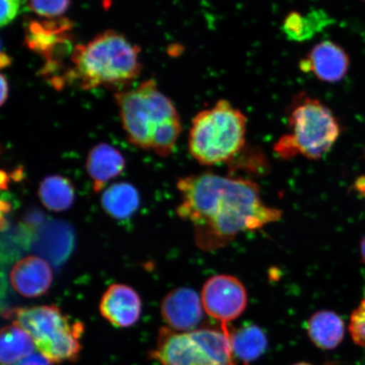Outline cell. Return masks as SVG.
Masks as SVG:
<instances>
[{"mask_svg":"<svg viewBox=\"0 0 365 365\" xmlns=\"http://www.w3.org/2000/svg\"><path fill=\"white\" fill-rule=\"evenodd\" d=\"M150 358L159 365H235L230 336L210 328L180 332L163 327Z\"/></svg>","mask_w":365,"mask_h":365,"instance_id":"obj_7","label":"cell"},{"mask_svg":"<svg viewBox=\"0 0 365 365\" xmlns=\"http://www.w3.org/2000/svg\"><path fill=\"white\" fill-rule=\"evenodd\" d=\"M71 0H29L31 10L45 19H58L70 8Z\"/></svg>","mask_w":365,"mask_h":365,"instance_id":"obj_21","label":"cell"},{"mask_svg":"<svg viewBox=\"0 0 365 365\" xmlns=\"http://www.w3.org/2000/svg\"><path fill=\"white\" fill-rule=\"evenodd\" d=\"M35 348L34 341L29 333L16 323L3 328L0 334V360L2 365H16L34 354Z\"/></svg>","mask_w":365,"mask_h":365,"instance_id":"obj_19","label":"cell"},{"mask_svg":"<svg viewBox=\"0 0 365 365\" xmlns=\"http://www.w3.org/2000/svg\"><path fill=\"white\" fill-rule=\"evenodd\" d=\"M125 159L117 148L99 143L91 149L86 158V168L93 180L95 192L103 190L107 182L124 171Z\"/></svg>","mask_w":365,"mask_h":365,"instance_id":"obj_14","label":"cell"},{"mask_svg":"<svg viewBox=\"0 0 365 365\" xmlns=\"http://www.w3.org/2000/svg\"><path fill=\"white\" fill-rule=\"evenodd\" d=\"M9 91H10V88H9V82L6 78V76L1 75V99H0L1 105H4V103L7 101Z\"/></svg>","mask_w":365,"mask_h":365,"instance_id":"obj_25","label":"cell"},{"mask_svg":"<svg viewBox=\"0 0 365 365\" xmlns=\"http://www.w3.org/2000/svg\"><path fill=\"white\" fill-rule=\"evenodd\" d=\"M177 213L192 223L196 245L214 251L225 247L242 232L280 220V210L263 202L258 185L243 178L211 173L181 178Z\"/></svg>","mask_w":365,"mask_h":365,"instance_id":"obj_1","label":"cell"},{"mask_svg":"<svg viewBox=\"0 0 365 365\" xmlns=\"http://www.w3.org/2000/svg\"><path fill=\"white\" fill-rule=\"evenodd\" d=\"M344 322L335 312L322 310L314 313L308 322L310 339L318 348L334 349L344 339Z\"/></svg>","mask_w":365,"mask_h":365,"instance_id":"obj_15","label":"cell"},{"mask_svg":"<svg viewBox=\"0 0 365 365\" xmlns=\"http://www.w3.org/2000/svg\"><path fill=\"white\" fill-rule=\"evenodd\" d=\"M102 207L108 215L124 220L134 215L140 205V195L134 185L116 182L103 191Z\"/></svg>","mask_w":365,"mask_h":365,"instance_id":"obj_16","label":"cell"},{"mask_svg":"<svg viewBox=\"0 0 365 365\" xmlns=\"http://www.w3.org/2000/svg\"><path fill=\"white\" fill-rule=\"evenodd\" d=\"M26 27L25 41L29 48L48 58L57 51L58 46L67 42L72 22L58 18L30 21Z\"/></svg>","mask_w":365,"mask_h":365,"instance_id":"obj_13","label":"cell"},{"mask_svg":"<svg viewBox=\"0 0 365 365\" xmlns=\"http://www.w3.org/2000/svg\"><path fill=\"white\" fill-rule=\"evenodd\" d=\"M21 0H1V17L0 24L2 27L10 25L19 14Z\"/></svg>","mask_w":365,"mask_h":365,"instance_id":"obj_23","label":"cell"},{"mask_svg":"<svg viewBox=\"0 0 365 365\" xmlns=\"http://www.w3.org/2000/svg\"><path fill=\"white\" fill-rule=\"evenodd\" d=\"M51 267L43 259L26 257L15 264L10 274L11 284L26 298H36L47 293L53 282Z\"/></svg>","mask_w":365,"mask_h":365,"instance_id":"obj_12","label":"cell"},{"mask_svg":"<svg viewBox=\"0 0 365 365\" xmlns=\"http://www.w3.org/2000/svg\"><path fill=\"white\" fill-rule=\"evenodd\" d=\"M140 48L116 31L107 30L76 45L67 77L84 90L124 86L140 74Z\"/></svg>","mask_w":365,"mask_h":365,"instance_id":"obj_2","label":"cell"},{"mask_svg":"<svg viewBox=\"0 0 365 365\" xmlns=\"http://www.w3.org/2000/svg\"><path fill=\"white\" fill-rule=\"evenodd\" d=\"M349 331L355 344L365 349V298L351 314Z\"/></svg>","mask_w":365,"mask_h":365,"instance_id":"obj_22","label":"cell"},{"mask_svg":"<svg viewBox=\"0 0 365 365\" xmlns=\"http://www.w3.org/2000/svg\"><path fill=\"white\" fill-rule=\"evenodd\" d=\"M232 354L245 365H250L264 353L268 345L264 331L257 325L249 324L235 331H230Z\"/></svg>","mask_w":365,"mask_h":365,"instance_id":"obj_18","label":"cell"},{"mask_svg":"<svg viewBox=\"0 0 365 365\" xmlns=\"http://www.w3.org/2000/svg\"><path fill=\"white\" fill-rule=\"evenodd\" d=\"M50 363L51 362L43 354H33L22 359L16 365H51Z\"/></svg>","mask_w":365,"mask_h":365,"instance_id":"obj_24","label":"cell"},{"mask_svg":"<svg viewBox=\"0 0 365 365\" xmlns=\"http://www.w3.org/2000/svg\"><path fill=\"white\" fill-rule=\"evenodd\" d=\"M350 67L349 54L339 44L326 40L314 46L299 63L300 70L319 81L335 83L344 78Z\"/></svg>","mask_w":365,"mask_h":365,"instance_id":"obj_9","label":"cell"},{"mask_svg":"<svg viewBox=\"0 0 365 365\" xmlns=\"http://www.w3.org/2000/svg\"><path fill=\"white\" fill-rule=\"evenodd\" d=\"M38 196L41 202L49 211L66 212L75 202L74 185L65 176L50 175L41 182Z\"/></svg>","mask_w":365,"mask_h":365,"instance_id":"obj_20","label":"cell"},{"mask_svg":"<svg viewBox=\"0 0 365 365\" xmlns=\"http://www.w3.org/2000/svg\"><path fill=\"white\" fill-rule=\"evenodd\" d=\"M114 97L128 140L140 149L152 150L159 128L180 118L171 100L152 79L135 89L118 91Z\"/></svg>","mask_w":365,"mask_h":365,"instance_id":"obj_5","label":"cell"},{"mask_svg":"<svg viewBox=\"0 0 365 365\" xmlns=\"http://www.w3.org/2000/svg\"><path fill=\"white\" fill-rule=\"evenodd\" d=\"M102 316L117 327H130L138 322L141 300L132 287L113 284L108 287L100 302Z\"/></svg>","mask_w":365,"mask_h":365,"instance_id":"obj_11","label":"cell"},{"mask_svg":"<svg viewBox=\"0 0 365 365\" xmlns=\"http://www.w3.org/2000/svg\"><path fill=\"white\" fill-rule=\"evenodd\" d=\"M360 255H361L362 261L365 264V236L360 244Z\"/></svg>","mask_w":365,"mask_h":365,"instance_id":"obj_27","label":"cell"},{"mask_svg":"<svg viewBox=\"0 0 365 365\" xmlns=\"http://www.w3.org/2000/svg\"><path fill=\"white\" fill-rule=\"evenodd\" d=\"M363 1H364V2H365V0H363Z\"/></svg>","mask_w":365,"mask_h":365,"instance_id":"obj_29","label":"cell"},{"mask_svg":"<svg viewBox=\"0 0 365 365\" xmlns=\"http://www.w3.org/2000/svg\"><path fill=\"white\" fill-rule=\"evenodd\" d=\"M294 365H312V364H307V363H299V364H294Z\"/></svg>","mask_w":365,"mask_h":365,"instance_id":"obj_28","label":"cell"},{"mask_svg":"<svg viewBox=\"0 0 365 365\" xmlns=\"http://www.w3.org/2000/svg\"><path fill=\"white\" fill-rule=\"evenodd\" d=\"M8 314L29 333L36 348L50 362L75 361L78 358L83 325L71 323L56 305L18 308Z\"/></svg>","mask_w":365,"mask_h":365,"instance_id":"obj_6","label":"cell"},{"mask_svg":"<svg viewBox=\"0 0 365 365\" xmlns=\"http://www.w3.org/2000/svg\"><path fill=\"white\" fill-rule=\"evenodd\" d=\"M0 61H1V67L9 66L11 65V59L6 56V53H1V58H0Z\"/></svg>","mask_w":365,"mask_h":365,"instance_id":"obj_26","label":"cell"},{"mask_svg":"<svg viewBox=\"0 0 365 365\" xmlns=\"http://www.w3.org/2000/svg\"><path fill=\"white\" fill-rule=\"evenodd\" d=\"M247 118L220 100L196 114L189 135V150L205 166L230 163L245 148Z\"/></svg>","mask_w":365,"mask_h":365,"instance_id":"obj_3","label":"cell"},{"mask_svg":"<svg viewBox=\"0 0 365 365\" xmlns=\"http://www.w3.org/2000/svg\"><path fill=\"white\" fill-rule=\"evenodd\" d=\"M289 133L282 136L274 150L282 158L302 155L318 160L329 152L340 135V125L331 109L319 100L299 94L287 113Z\"/></svg>","mask_w":365,"mask_h":365,"instance_id":"obj_4","label":"cell"},{"mask_svg":"<svg viewBox=\"0 0 365 365\" xmlns=\"http://www.w3.org/2000/svg\"><path fill=\"white\" fill-rule=\"evenodd\" d=\"M202 302L205 312L220 322L222 330L230 336L227 324L245 312L248 303L247 292L235 277L214 276L205 282Z\"/></svg>","mask_w":365,"mask_h":365,"instance_id":"obj_8","label":"cell"},{"mask_svg":"<svg viewBox=\"0 0 365 365\" xmlns=\"http://www.w3.org/2000/svg\"><path fill=\"white\" fill-rule=\"evenodd\" d=\"M331 23V19L322 11L308 13L291 12L285 17L282 29L286 38L294 42H305L314 38Z\"/></svg>","mask_w":365,"mask_h":365,"instance_id":"obj_17","label":"cell"},{"mask_svg":"<svg viewBox=\"0 0 365 365\" xmlns=\"http://www.w3.org/2000/svg\"><path fill=\"white\" fill-rule=\"evenodd\" d=\"M203 305L197 293L189 287L170 292L162 302L164 321L173 331H194L203 318Z\"/></svg>","mask_w":365,"mask_h":365,"instance_id":"obj_10","label":"cell"}]
</instances>
